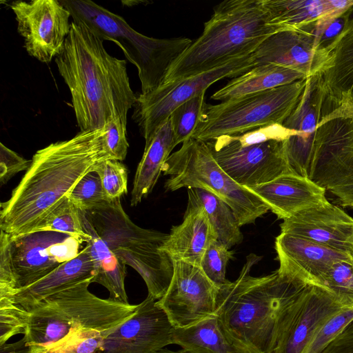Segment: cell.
I'll list each match as a JSON object with an SVG mask.
<instances>
[{
  "mask_svg": "<svg viewBox=\"0 0 353 353\" xmlns=\"http://www.w3.org/2000/svg\"><path fill=\"white\" fill-rule=\"evenodd\" d=\"M104 134V127L80 131L37 151L10 199L1 203V230L10 236L32 232L81 179L110 159Z\"/></svg>",
  "mask_w": 353,
  "mask_h": 353,
  "instance_id": "cell-1",
  "label": "cell"
},
{
  "mask_svg": "<svg viewBox=\"0 0 353 353\" xmlns=\"http://www.w3.org/2000/svg\"><path fill=\"white\" fill-rule=\"evenodd\" d=\"M262 257L247 256L238 278L219 287L216 316L238 353H272L287 307L310 281L284 263L270 274L255 277L252 268ZM313 282V281H312Z\"/></svg>",
  "mask_w": 353,
  "mask_h": 353,
  "instance_id": "cell-2",
  "label": "cell"
},
{
  "mask_svg": "<svg viewBox=\"0 0 353 353\" xmlns=\"http://www.w3.org/2000/svg\"><path fill=\"white\" fill-rule=\"evenodd\" d=\"M103 41L85 24L72 21L55 58L81 131L103 128L113 118L127 124L128 111L136 103L126 61L111 56Z\"/></svg>",
  "mask_w": 353,
  "mask_h": 353,
  "instance_id": "cell-3",
  "label": "cell"
},
{
  "mask_svg": "<svg viewBox=\"0 0 353 353\" xmlns=\"http://www.w3.org/2000/svg\"><path fill=\"white\" fill-rule=\"evenodd\" d=\"M282 31L264 0H225L214 8L201 36L169 68L162 83L221 66L251 54L269 37Z\"/></svg>",
  "mask_w": 353,
  "mask_h": 353,
  "instance_id": "cell-4",
  "label": "cell"
},
{
  "mask_svg": "<svg viewBox=\"0 0 353 353\" xmlns=\"http://www.w3.org/2000/svg\"><path fill=\"white\" fill-rule=\"evenodd\" d=\"M86 280L53 294L31 307L24 334L31 353H46L74 334L105 332L131 316L138 305L103 299L91 293Z\"/></svg>",
  "mask_w": 353,
  "mask_h": 353,
  "instance_id": "cell-5",
  "label": "cell"
},
{
  "mask_svg": "<svg viewBox=\"0 0 353 353\" xmlns=\"http://www.w3.org/2000/svg\"><path fill=\"white\" fill-rule=\"evenodd\" d=\"M82 211L110 249L140 274L148 296L156 301L161 299L174 272L172 258L161 250L168 234L136 225L123 209L121 199L107 201Z\"/></svg>",
  "mask_w": 353,
  "mask_h": 353,
  "instance_id": "cell-6",
  "label": "cell"
},
{
  "mask_svg": "<svg viewBox=\"0 0 353 353\" xmlns=\"http://www.w3.org/2000/svg\"><path fill=\"white\" fill-rule=\"evenodd\" d=\"M73 21L103 41L116 43L137 70L141 93L161 85L171 65L190 46L189 38L155 39L134 30L121 16L90 0H61Z\"/></svg>",
  "mask_w": 353,
  "mask_h": 353,
  "instance_id": "cell-7",
  "label": "cell"
},
{
  "mask_svg": "<svg viewBox=\"0 0 353 353\" xmlns=\"http://www.w3.org/2000/svg\"><path fill=\"white\" fill-rule=\"evenodd\" d=\"M162 172L169 176L166 191L182 188L205 190L227 203L240 226L254 223L270 206L248 188L234 181L216 163L206 143L190 139L165 161Z\"/></svg>",
  "mask_w": 353,
  "mask_h": 353,
  "instance_id": "cell-8",
  "label": "cell"
},
{
  "mask_svg": "<svg viewBox=\"0 0 353 353\" xmlns=\"http://www.w3.org/2000/svg\"><path fill=\"white\" fill-rule=\"evenodd\" d=\"M306 79L247 94L216 105H205L192 139L208 141L238 135L272 124L283 125L296 105Z\"/></svg>",
  "mask_w": 353,
  "mask_h": 353,
  "instance_id": "cell-9",
  "label": "cell"
},
{
  "mask_svg": "<svg viewBox=\"0 0 353 353\" xmlns=\"http://www.w3.org/2000/svg\"><path fill=\"white\" fill-rule=\"evenodd\" d=\"M256 65L254 52L210 70L171 83H162L156 89L137 96L133 119L149 143L159 127L179 105L205 92L215 82L236 77Z\"/></svg>",
  "mask_w": 353,
  "mask_h": 353,
  "instance_id": "cell-10",
  "label": "cell"
},
{
  "mask_svg": "<svg viewBox=\"0 0 353 353\" xmlns=\"http://www.w3.org/2000/svg\"><path fill=\"white\" fill-rule=\"evenodd\" d=\"M285 141L243 146L233 136L225 135L205 143L219 165L234 181L248 188L294 174L287 159Z\"/></svg>",
  "mask_w": 353,
  "mask_h": 353,
  "instance_id": "cell-11",
  "label": "cell"
},
{
  "mask_svg": "<svg viewBox=\"0 0 353 353\" xmlns=\"http://www.w3.org/2000/svg\"><path fill=\"white\" fill-rule=\"evenodd\" d=\"M345 308L329 290L307 282L285 310L272 353H302L325 323Z\"/></svg>",
  "mask_w": 353,
  "mask_h": 353,
  "instance_id": "cell-12",
  "label": "cell"
},
{
  "mask_svg": "<svg viewBox=\"0 0 353 353\" xmlns=\"http://www.w3.org/2000/svg\"><path fill=\"white\" fill-rule=\"evenodd\" d=\"M172 262L171 283L157 303L173 327H187L215 316L219 287L201 266L180 259H172Z\"/></svg>",
  "mask_w": 353,
  "mask_h": 353,
  "instance_id": "cell-13",
  "label": "cell"
},
{
  "mask_svg": "<svg viewBox=\"0 0 353 353\" xmlns=\"http://www.w3.org/2000/svg\"><path fill=\"white\" fill-rule=\"evenodd\" d=\"M9 6L29 55L43 63L56 58L70 31L69 10L57 0L17 1Z\"/></svg>",
  "mask_w": 353,
  "mask_h": 353,
  "instance_id": "cell-14",
  "label": "cell"
},
{
  "mask_svg": "<svg viewBox=\"0 0 353 353\" xmlns=\"http://www.w3.org/2000/svg\"><path fill=\"white\" fill-rule=\"evenodd\" d=\"M82 243L54 232L10 236L16 291L36 283L62 263L74 258L80 252L79 248Z\"/></svg>",
  "mask_w": 353,
  "mask_h": 353,
  "instance_id": "cell-15",
  "label": "cell"
},
{
  "mask_svg": "<svg viewBox=\"0 0 353 353\" xmlns=\"http://www.w3.org/2000/svg\"><path fill=\"white\" fill-rule=\"evenodd\" d=\"M173 329L157 301L148 296L131 316L104 332L103 353H158L172 344Z\"/></svg>",
  "mask_w": 353,
  "mask_h": 353,
  "instance_id": "cell-16",
  "label": "cell"
},
{
  "mask_svg": "<svg viewBox=\"0 0 353 353\" xmlns=\"http://www.w3.org/2000/svg\"><path fill=\"white\" fill-rule=\"evenodd\" d=\"M326 94L321 72L308 77L296 105L283 123L296 132L285 141L287 159L294 174L308 178L314 141Z\"/></svg>",
  "mask_w": 353,
  "mask_h": 353,
  "instance_id": "cell-17",
  "label": "cell"
},
{
  "mask_svg": "<svg viewBox=\"0 0 353 353\" xmlns=\"http://www.w3.org/2000/svg\"><path fill=\"white\" fill-rule=\"evenodd\" d=\"M280 228L282 233L353 255V218L327 200L299 211Z\"/></svg>",
  "mask_w": 353,
  "mask_h": 353,
  "instance_id": "cell-18",
  "label": "cell"
},
{
  "mask_svg": "<svg viewBox=\"0 0 353 353\" xmlns=\"http://www.w3.org/2000/svg\"><path fill=\"white\" fill-rule=\"evenodd\" d=\"M316 21L269 37L254 52L256 65L272 63L303 72L307 77L321 72L329 59L316 50Z\"/></svg>",
  "mask_w": 353,
  "mask_h": 353,
  "instance_id": "cell-19",
  "label": "cell"
},
{
  "mask_svg": "<svg viewBox=\"0 0 353 353\" xmlns=\"http://www.w3.org/2000/svg\"><path fill=\"white\" fill-rule=\"evenodd\" d=\"M188 194L183 220L172 228L161 250L172 259L200 266L205 250L217 237L203 206L189 190Z\"/></svg>",
  "mask_w": 353,
  "mask_h": 353,
  "instance_id": "cell-20",
  "label": "cell"
},
{
  "mask_svg": "<svg viewBox=\"0 0 353 353\" xmlns=\"http://www.w3.org/2000/svg\"><path fill=\"white\" fill-rule=\"evenodd\" d=\"M248 188L283 220L327 200L324 188L309 178L296 174H283L270 182Z\"/></svg>",
  "mask_w": 353,
  "mask_h": 353,
  "instance_id": "cell-21",
  "label": "cell"
},
{
  "mask_svg": "<svg viewBox=\"0 0 353 353\" xmlns=\"http://www.w3.org/2000/svg\"><path fill=\"white\" fill-rule=\"evenodd\" d=\"M279 262L301 270L312 281L320 284L336 262L353 261V255L319 244L305 238L282 233L275 240Z\"/></svg>",
  "mask_w": 353,
  "mask_h": 353,
  "instance_id": "cell-22",
  "label": "cell"
},
{
  "mask_svg": "<svg viewBox=\"0 0 353 353\" xmlns=\"http://www.w3.org/2000/svg\"><path fill=\"white\" fill-rule=\"evenodd\" d=\"M95 275L94 264L86 244L74 258L62 263L36 283L17 290L9 298L28 310L48 296L74 284L86 280L92 283Z\"/></svg>",
  "mask_w": 353,
  "mask_h": 353,
  "instance_id": "cell-23",
  "label": "cell"
},
{
  "mask_svg": "<svg viewBox=\"0 0 353 353\" xmlns=\"http://www.w3.org/2000/svg\"><path fill=\"white\" fill-rule=\"evenodd\" d=\"M176 147L170 117L157 130L152 140L145 144L142 158L138 165L130 205L136 206L146 197L154 188L162 172L165 161Z\"/></svg>",
  "mask_w": 353,
  "mask_h": 353,
  "instance_id": "cell-24",
  "label": "cell"
},
{
  "mask_svg": "<svg viewBox=\"0 0 353 353\" xmlns=\"http://www.w3.org/2000/svg\"><path fill=\"white\" fill-rule=\"evenodd\" d=\"M84 230L90 236L85 243L94 264L96 275L92 283H98L109 292L108 299L129 303L125 289L126 265L110 249L99 236L84 212L79 210Z\"/></svg>",
  "mask_w": 353,
  "mask_h": 353,
  "instance_id": "cell-25",
  "label": "cell"
},
{
  "mask_svg": "<svg viewBox=\"0 0 353 353\" xmlns=\"http://www.w3.org/2000/svg\"><path fill=\"white\" fill-rule=\"evenodd\" d=\"M307 77L303 72L275 64L258 65L234 77L215 92L211 98L223 101L285 85Z\"/></svg>",
  "mask_w": 353,
  "mask_h": 353,
  "instance_id": "cell-26",
  "label": "cell"
},
{
  "mask_svg": "<svg viewBox=\"0 0 353 353\" xmlns=\"http://www.w3.org/2000/svg\"><path fill=\"white\" fill-rule=\"evenodd\" d=\"M321 73L330 98L353 101V27L339 42Z\"/></svg>",
  "mask_w": 353,
  "mask_h": 353,
  "instance_id": "cell-27",
  "label": "cell"
},
{
  "mask_svg": "<svg viewBox=\"0 0 353 353\" xmlns=\"http://www.w3.org/2000/svg\"><path fill=\"white\" fill-rule=\"evenodd\" d=\"M274 23L282 30H296L322 17L344 11L334 0H264Z\"/></svg>",
  "mask_w": 353,
  "mask_h": 353,
  "instance_id": "cell-28",
  "label": "cell"
},
{
  "mask_svg": "<svg viewBox=\"0 0 353 353\" xmlns=\"http://www.w3.org/2000/svg\"><path fill=\"white\" fill-rule=\"evenodd\" d=\"M172 344L188 353H238L224 334L216 316L187 327H174Z\"/></svg>",
  "mask_w": 353,
  "mask_h": 353,
  "instance_id": "cell-29",
  "label": "cell"
},
{
  "mask_svg": "<svg viewBox=\"0 0 353 353\" xmlns=\"http://www.w3.org/2000/svg\"><path fill=\"white\" fill-rule=\"evenodd\" d=\"M203 206L217 240L228 248L241 243L243 235L232 208L215 194L201 188H188Z\"/></svg>",
  "mask_w": 353,
  "mask_h": 353,
  "instance_id": "cell-30",
  "label": "cell"
},
{
  "mask_svg": "<svg viewBox=\"0 0 353 353\" xmlns=\"http://www.w3.org/2000/svg\"><path fill=\"white\" fill-rule=\"evenodd\" d=\"M353 27V7L341 12L325 15L316 21L315 48L328 59L339 42Z\"/></svg>",
  "mask_w": 353,
  "mask_h": 353,
  "instance_id": "cell-31",
  "label": "cell"
},
{
  "mask_svg": "<svg viewBox=\"0 0 353 353\" xmlns=\"http://www.w3.org/2000/svg\"><path fill=\"white\" fill-rule=\"evenodd\" d=\"M54 232L86 243L90 236L83 229L79 210L65 196L32 232Z\"/></svg>",
  "mask_w": 353,
  "mask_h": 353,
  "instance_id": "cell-32",
  "label": "cell"
},
{
  "mask_svg": "<svg viewBox=\"0 0 353 353\" xmlns=\"http://www.w3.org/2000/svg\"><path fill=\"white\" fill-rule=\"evenodd\" d=\"M203 92L177 107L170 114L174 143H179L192 138L205 107Z\"/></svg>",
  "mask_w": 353,
  "mask_h": 353,
  "instance_id": "cell-33",
  "label": "cell"
},
{
  "mask_svg": "<svg viewBox=\"0 0 353 353\" xmlns=\"http://www.w3.org/2000/svg\"><path fill=\"white\" fill-rule=\"evenodd\" d=\"M320 284L329 290L343 306L353 307V261L334 263Z\"/></svg>",
  "mask_w": 353,
  "mask_h": 353,
  "instance_id": "cell-34",
  "label": "cell"
},
{
  "mask_svg": "<svg viewBox=\"0 0 353 353\" xmlns=\"http://www.w3.org/2000/svg\"><path fill=\"white\" fill-rule=\"evenodd\" d=\"M93 171L99 176L108 201L121 199L128 193V170L121 161L108 159L99 162Z\"/></svg>",
  "mask_w": 353,
  "mask_h": 353,
  "instance_id": "cell-35",
  "label": "cell"
},
{
  "mask_svg": "<svg viewBox=\"0 0 353 353\" xmlns=\"http://www.w3.org/2000/svg\"><path fill=\"white\" fill-rule=\"evenodd\" d=\"M67 196L80 210H91L108 201L98 174L91 171L75 185Z\"/></svg>",
  "mask_w": 353,
  "mask_h": 353,
  "instance_id": "cell-36",
  "label": "cell"
},
{
  "mask_svg": "<svg viewBox=\"0 0 353 353\" xmlns=\"http://www.w3.org/2000/svg\"><path fill=\"white\" fill-rule=\"evenodd\" d=\"M29 311L10 298L0 299V345L12 336L25 334Z\"/></svg>",
  "mask_w": 353,
  "mask_h": 353,
  "instance_id": "cell-37",
  "label": "cell"
},
{
  "mask_svg": "<svg viewBox=\"0 0 353 353\" xmlns=\"http://www.w3.org/2000/svg\"><path fill=\"white\" fill-rule=\"evenodd\" d=\"M234 252L218 240L213 241L205 250L201 268L206 276L219 287L227 283L225 270Z\"/></svg>",
  "mask_w": 353,
  "mask_h": 353,
  "instance_id": "cell-38",
  "label": "cell"
},
{
  "mask_svg": "<svg viewBox=\"0 0 353 353\" xmlns=\"http://www.w3.org/2000/svg\"><path fill=\"white\" fill-rule=\"evenodd\" d=\"M353 321V307L341 310L328 319L316 332L302 353H321Z\"/></svg>",
  "mask_w": 353,
  "mask_h": 353,
  "instance_id": "cell-39",
  "label": "cell"
},
{
  "mask_svg": "<svg viewBox=\"0 0 353 353\" xmlns=\"http://www.w3.org/2000/svg\"><path fill=\"white\" fill-rule=\"evenodd\" d=\"M104 128V146L108 155L110 159L123 161L129 148L127 140V124L119 118H113Z\"/></svg>",
  "mask_w": 353,
  "mask_h": 353,
  "instance_id": "cell-40",
  "label": "cell"
},
{
  "mask_svg": "<svg viewBox=\"0 0 353 353\" xmlns=\"http://www.w3.org/2000/svg\"><path fill=\"white\" fill-rule=\"evenodd\" d=\"M104 332L96 330L84 331L72 336L52 353H103Z\"/></svg>",
  "mask_w": 353,
  "mask_h": 353,
  "instance_id": "cell-41",
  "label": "cell"
},
{
  "mask_svg": "<svg viewBox=\"0 0 353 353\" xmlns=\"http://www.w3.org/2000/svg\"><path fill=\"white\" fill-rule=\"evenodd\" d=\"M16 291L13 275L10 236L1 230L0 234V299L10 297Z\"/></svg>",
  "mask_w": 353,
  "mask_h": 353,
  "instance_id": "cell-42",
  "label": "cell"
},
{
  "mask_svg": "<svg viewBox=\"0 0 353 353\" xmlns=\"http://www.w3.org/2000/svg\"><path fill=\"white\" fill-rule=\"evenodd\" d=\"M295 131L281 124H272L258 128L242 134L232 135L243 146L263 143L276 140L285 141L295 134Z\"/></svg>",
  "mask_w": 353,
  "mask_h": 353,
  "instance_id": "cell-43",
  "label": "cell"
},
{
  "mask_svg": "<svg viewBox=\"0 0 353 353\" xmlns=\"http://www.w3.org/2000/svg\"><path fill=\"white\" fill-rule=\"evenodd\" d=\"M31 160H27L0 143V184H6L16 174L27 170Z\"/></svg>",
  "mask_w": 353,
  "mask_h": 353,
  "instance_id": "cell-44",
  "label": "cell"
},
{
  "mask_svg": "<svg viewBox=\"0 0 353 353\" xmlns=\"http://www.w3.org/2000/svg\"><path fill=\"white\" fill-rule=\"evenodd\" d=\"M321 353H353V321Z\"/></svg>",
  "mask_w": 353,
  "mask_h": 353,
  "instance_id": "cell-45",
  "label": "cell"
},
{
  "mask_svg": "<svg viewBox=\"0 0 353 353\" xmlns=\"http://www.w3.org/2000/svg\"><path fill=\"white\" fill-rule=\"evenodd\" d=\"M0 353H31L25 337L17 342L0 345Z\"/></svg>",
  "mask_w": 353,
  "mask_h": 353,
  "instance_id": "cell-46",
  "label": "cell"
},
{
  "mask_svg": "<svg viewBox=\"0 0 353 353\" xmlns=\"http://www.w3.org/2000/svg\"><path fill=\"white\" fill-rule=\"evenodd\" d=\"M158 353H188V352H185L183 350L174 351V350H168L167 348H163L161 350H160Z\"/></svg>",
  "mask_w": 353,
  "mask_h": 353,
  "instance_id": "cell-47",
  "label": "cell"
},
{
  "mask_svg": "<svg viewBox=\"0 0 353 353\" xmlns=\"http://www.w3.org/2000/svg\"><path fill=\"white\" fill-rule=\"evenodd\" d=\"M46 353H52V352H46Z\"/></svg>",
  "mask_w": 353,
  "mask_h": 353,
  "instance_id": "cell-48",
  "label": "cell"
}]
</instances>
